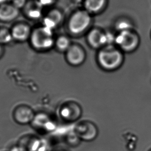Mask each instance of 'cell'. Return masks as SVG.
Returning <instances> with one entry per match:
<instances>
[{
	"label": "cell",
	"mask_w": 151,
	"mask_h": 151,
	"mask_svg": "<svg viewBox=\"0 0 151 151\" xmlns=\"http://www.w3.org/2000/svg\"><path fill=\"white\" fill-rule=\"evenodd\" d=\"M30 40L34 48L45 50L51 48L55 45L52 30L42 26L32 32Z\"/></svg>",
	"instance_id": "6da1fadb"
},
{
	"label": "cell",
	"mask_w": 151,
	"mask_h": 151,
	"mask_svg": "<svg viewBox=\"0 0 151 151\" xmlns=\"http://www.w3.org/2000/svg\"><path fill=\"white\" fill-rule=\"evenodd\" d=\"M99 60L104 69L112 70L120 66L122 62V55L117 50L109 47L103 49L99 52Z\"/></svg>",
	"instance_id": "7a4b0ae2"
},
{
	"label": "cell",
	"mask_w": 151,
	"mask_h": 151,
	"mask_svg": "<svg viewBox=\"0 0 151 151\" xmlns=\"http://www.w3.org/2000/svg\"><path fill=\"white\" fill-rule=\"evenodd\" d=\"M82 108L74 101H68L61 105L59 114L62 120L68 123H73L79 120L82 116Z\"/></svg>",
	"instance_id": "3957f363"
},
{
	"label": "cell",
	"mask_w": 151,
	"mask_h": 151,
	"mask_svg": "<svg viewBox=\"0 0 151 151\" xmlns=\"http://www.w3.org/2000/svg\"><path fill=\"white\" fill-rule=\"evenodd\" d=\"M81 141L90 142L94 140L99 135V129L93 122L82 121L76 125L73 130Z\"/></svg>",
	"instance_id": "277c9868"
},
{
	"label": "cell",
	"mask_w": 151,
	"mask_h": 151,
	"mask_svg": "<svg viewBox=\"0 0 151 151\" xmlns=\"http://www.w3.org/2000/svg\"><path fill=\"white\" fill-rule=\"evenodd\" d=\"M90 21V16L88 13L84 11H79L73 14L69 20V30L73 34L82 33L88 27Z\"/></svg>",
	"instance_id": "5b68a950"
},
{
	"label": "cell",
	"mask_w": 151,
	"mask_h": 151,
	"mask_svg": "<svg viewBox=\"0 0 151 151\" xmlns=\"http://www.w3.org/2000/svg\"><path fill=\"white\" fill-rule=\"evenodd\" d=\"M35 113L31 107L25 104H21L15 108L13 112V118L16 123L21 125L31 124Z\"/></svg>",
	"instance_id": "8992f818"
},
{
	"label": "cell",
	"mask_w": 151,
	"mask_h": 151,
	"mask_svg": "<svg viewBox=\"0 0 151 151\" xmlns=\"http://www.w3.org/2000/svg\"><path fill=\"white\" fill-rule=\"evenodd\" d=\"M116 41L118 45L125 51L132 50L136 47L138 38L135 34L129 31L121 32L116 37Z\"/></svg>",
	"instance_id": "52a82bcc"
},
{
	"label": "cell",
	"mask_w": 151,
	"mask_h": 151,
	"mask_svg": "<svg viewBox=\"0 0 151 151\" xmlns=\"http://www.w3.org/2000/svg\"><path fill=\"white\" fill-rule=\"evenodd\" d=\"M42 142V140L37 137L27 135L22 137L17 145L25 151H38Z\"/></svg>",
	"instance_id": "ba28073f"
},
{
	"label": "cell",
	"mask_w": 151,
	"mask_h": 151,
	"mask_svg": "<svg viewBox=\"0 0 151 151\" xmlns=\"http://www.w3.org/2000/svg\"><path fill=\"white\" fill-rule=\"evenodd\" d=\"M19 9L12 4H4L0 5V20L11 22L19 16Z\"/></svg>",
	"instance_id": "9c48e42d"
},
{
	"label": "cell",
	"mask_w": 151,
	"mask_h": 151,
	"mask_svg": "<svg viewBox=\"0 0 151 151\" xmlns=\"http://www.w3.org/2000/svg\"><path fill=\"white\" fill-rule=\"evenodd\" d=\"M34 128L40 130H48L53 127V122L49 116L45 113L36 114L31 124Z\"/></svg>",
	"instance_id": "30bf717a"
},
{
	"label": "cell",
	"mask_w": 151,
	"mask_h": 151,
	"mask_svg": "<svg viewBox=\"0 0 151 151\" xmlns=\"http://www.w3.org/2000/svg\"><path fill=\"white\" fill-rule=\"evenodd\" d=\"M11 32L13 39L21 42L30 38L32 33L29 26L24 23H20L15 25Z\"/></svg>",
	"instance_id": "8fae6325"
},
{
	"label": "cell",
	"mask_w": 151,
	"mask_h": 151,
	"mask_svg": "<svg viewBox=\"0 0 151 151\" xmlns=\"http://www.w3.org/2000/svg\"><path fill=\"white\" fill-rule=\"evenodd\" d=\"M66 58L68 62L71 65H80L84 60V53L80 47L73 46L67 50Z\"/></svg>",
	"instance_id": "7c38bea8"
},
{
	"label": "cell",
	"mask_w": 151,
	"mask_h": 151,
	"mask_svg": "<svg viewBox=\"0 0 151 151\" xmlns=\"http://www.w3.org/2000/svg\"><path fill=\"white\" fill-rule=\"evenodd\" d=\"M62 20V15L57 9L51 11L44 19V25L49 29H54L57 27Z\"/></svg>",
	"instance_id": "4fadbf2b"
},
{
	"label": "cell",
	"mask_w": 151,
	"mask_h": 151,
	"mask_svg": "<svg viewBox=\"0 0 151 151\" xmlns=\"http://www.w3.org/2000/svg\"><path fill=\"white\" fill-rule=\"evenodd\" d=\"M88 42L93 47L97 48L107 44V35L97 29L93 30L88 34Z\"/></svg>",
	"instance_id": "5bb4252c"
},
{
	"label": "cell",
	"mask_w": 151,
	"mask_h": 151,
	"mask_svg": "<svg viewBox=\"0 0 151 151\" xmlns=\"http://www.w3.org/2000/svg\"><path fill=\"white\" fill-rule=\"evenodd\" d=\"M25 12L29 18L32 19H38L42 16V7L36 2L35 3H29L25 5Z\"/></svg>",
	"instance_id": "9a60e30c"
},
{
	"label": "cell",
	"mask_w": 151,
	"mask_h": 151,
	"mask_svg": "<svg viewBox=\"0 0 151 151\" xmlns=\"http://www.w3.org/2000/svg\"><path fill=\"white\" fill-rule=\"evenodd\" d=\"M106 0H86V9L91 12H97L103 8Z\"/></svg>",
	"instance_id": "2e32d148"
},
{
	"label": "cell",
	"mask_w": 151,
	"mask_h": 151,
	"mask_svg": "<svg viewBox=\"0 0 151 151\" xmlns=\"http://www.w3.org/2000/svg\"><path fill=\"white\" fill-rule=\"evenodd\" d=\"M14 40L12 32L7 29L3 28L0 29V44H9Z\"/></svg>",
	"instance_id": "e0dca14e"
},
{
	"label": "cell",
	"mask_w": 151,
	"mask_h": 151,
	"mask_svg": "<svg viewBox=\"0 0 151 151\" xmlns=\"http://www.w3.org/2000/svg\"><path fill=\"white\" fill-rule=\"evenodd\" d=\"M57 48L61 51H66L70 48V43L69 39L66 36H60L57 39L55 42Z\"/></svg>",
	"instance_id": "ac0fdd59"
},
{
	"label": "cell",
	"mask_w": 151,
	"mask_h": 151,
	"mask_svg": "<svg viewBox=\"0 0 151 151\" xmlns=\"http://www.w3.org/2000/svg\"><path fill=\"white\" fill-rule=\"evenodd\" d=\"M81 141V140L74 131L72 133L69 134L66 139L67 145L71 147H77Z\"/></svg>",
	"instance_id": "d6986e66"
},
{
	"label": "cell",
	"mask_w": 151,
	"mask_h": 151,
	"mask_svg": "<svg viewBox=\"0 0 151 151\" xmlns=\"http://www.w3.org/2000/svg\"><path fill=\"white\" fill-rule=\"evenodd\" d=\"M12 4L19 9L25 6L27 0H13Z\"/></svg>",
	"instance_id": "ffe728a7"
},
{
	"label": "cell",
	"mask_w": 151,
	"mask_h": 151,
	"mask_svg": "<svg viewBox=\"0 0 151 151\" xmlns=\"http://www.w3.org/2000/svg\"><path fill=\"white\" fill-rule=\"evenodd\" d=\"M55 0H37V2L40 6L47 7L52 5L55 2Z\"/></svg>",
	"instance_id": "44dd1931"
},
{
	"label": "cell",
	"mask_w": 151,
	"mask_h": 151,
	"mask_svg": "<svg viewBox=\"0 0 151 151\" xmlns=\"http://www.w3.org/2000/svg\"><path fill=\"white\" fill-rule=\"evenodd\" d=\"M130 27V24L129 23H127L126 22H121L119 24L118 29H120L121 32L129 31L128 29Z\"/></svg>",
	"instance_id": "7402d4cb"
},
{
	"label": "cell",
	"mask_w": 151,
	"mask_h": 151,
	"mask_svg": "<svg viewBox=\"0 0 151 151\" xmlns=\"http://www.w3.org/2000/svg\"><path fill=\"white\" fill-rule=\"evenodd\" d=\"M8 0H0V5L6 4Z\"/></svg>",
	"instance_id": "603a6c76"
},
{
	"label": "cell",
	"mask_w": 151,
	"mask_h": 151,
	"mask_svg": "<svg viewBox=\"0 0 151 151\" xmlns=\"http://www.w3.org/2000/svg\"><path fill=\"white\" fill-rule=\"evenodd\" d=\"M2 52V44H0V55H1Z\"/></svg>",
	"instance_id": "cb8c5ba5"
},
{
	"label": "cell",
	"mask_w": 151,
	"mask_h": 151,
	"mask_svg": "<svg viewBox=\"0 0 151 151\" xmlns=\"http://www.w3.org/2000/svg\"><path fill=\"white\" fill-rule=\"evenodd\" d=\"M67 151V150H59L58 151Z\"/></svg>",
	"instance_id": "d4e9b609"
},
{
	"label": "cell",
	"mask_w": 151,
	"mask_h": 151,
	"mask_svg": "<svg viewBox=\"0 0 151 151\" xmlns=\"http://www.w3.org/2000/svg\"><path fill=\"white\" fill-rule=\"evenodd\" d=\"M149 151H151V149H150V150Z\"/></svg>",
	"instance_id": "484cf974"
}]
</instances>
